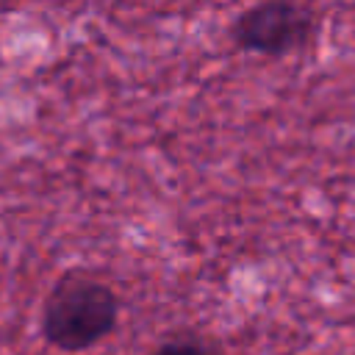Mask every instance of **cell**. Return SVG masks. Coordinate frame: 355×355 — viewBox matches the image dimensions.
I'll list each match as a JSON object with an SVG mask.
<instances>
[{
    "instance_id": "6da1fadb",
    "label": "cell",
    "mask_w": 355,
    "mask_h": 355,
    "mask_svg": "<svg viewBox=\"0 0 355 355\" xmlns=\"http://www.w3.org/2000/svg\"><path fill=\"white\" fill-rule=\"evenodd\" d=\"M119 311V297L105 280L69 269L50 286L42 302L39 333L58 352H86L116 330Z\"/></svg>"
},
{
    "instance_id": "7a4b0ae2",
    "label": "cell",
    "mask_w": 355,
    "mask_h": 355,
    "mask_svg": "<svg viewBox=\"0 0 355 355\" xmlns=\"http://www.w3.org/2000/svg\"><path fill=\"white\" fill-rule=\"evenodd\" d=\"M319 31L322 17L316 8L288 0H269L239 11L227 28V36L244 53L283 58L311 50Z\"/></svg>"
},
{
    "instance_id": "3957f363",
    "label": "cell",
    "mask_w": 355,
    "mask_h": 355,
    "mask_svg": "<svg viewBox=\"0 0 355 355\" xmlns=\"http://www.w3.org/2000/svg\"><path fill=\"white\" fill-rule=\"evenodd\" d=\"M147 355H225L216 344L197 338V336H172L155 344Z\"/></svg>"
},
{
    "instance_id": "277c9868",
    "label": "cell",
    "mask_w": 355,
    "mask_h": 355,
    "mask_svg": "<svg viewBox=\"0 0 355 355\" xmlns=\"http://www.w3.org/2000/svg\"><path fill=\"white\" fill-rule=\"evenodd\" d=\"M0 64H3V58H0Z\"/></svg>"
}]
</instances>
